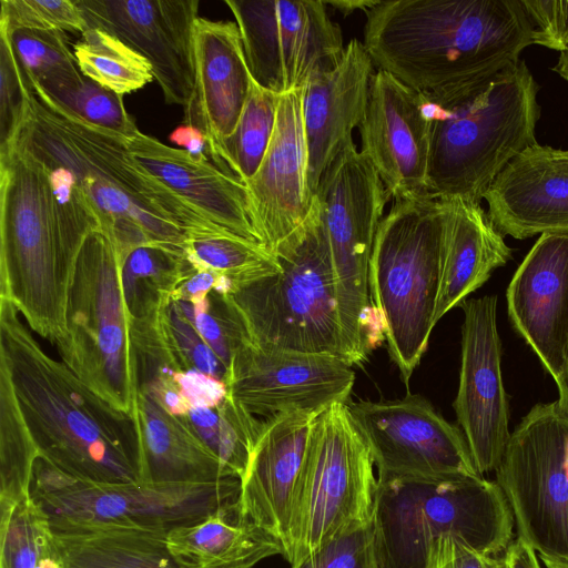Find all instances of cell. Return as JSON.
<instances>
[{
  "label": "cell",
  "instance_id": "obj_1",
  "mask_svg": "<svg viewBox=\"0 0 568 568\" xmlns=\"http://www.w3.org/2000/svg\"><path fill=\"white\" fill-rule=\"evenodd\" d=\"M366 17L374 65L426 95L478 87L532 44L521 0H379Z\"/></svg>",
  "mask_w": 568,
  "mask_h": 568
},
{
  "label": "cell",
  "instance_id": "obj_25",
  "mask_svg": "<svg viewBox=\"0 0 568 568\" xmlns=\"http://www.w3.org/2000/svg\"><path fill=\"white\" fill-rule=\"evenodd\" d=\"M374 67L363 42L353 39L337 65L312 77L303 87L308 184L313 194L327 166L353 140V131L364 119Z\"/></svg>",
  "mask_w": 568,
  "mask_h": 568
},
{
  "label": "cell",
  "instance_id": "obj_5",
  "mask_svg": "<svg viewBox=\"0 0 568 568\" xmlns=\"http://www.w3.org/2000/svg\"><path fill=\"white\" fill-rule=\"evenodd\" d=\"M81 248L61 230L47 169L17 139L0 154V298L55 348Z\"/></svg>",
  "mask_w": 568,
  "mask_h": 568
},
{
  "label": "cell",
  "instance_id": "obj_35",
  "mask_svg": "<svg viewBox=\"0 0 568 568\" xmlns=\"http://www.w3.org/2000/svg\"><path fill=\"white\" fill-rule=\"evenodd\" d=\"M0 568H63L49 517L32 496L0 514Z\"/></svg>",
  "mask_w": 568,
  "mask_h": 568
},
{
  "label": "cell",
  "instance_id": "obj_27",
  "mask_svg": "<svg viewBox=\"0 0 568 568\" xmlns=\"http://www.w3.org/2000/svg\"><path fill=\"white\" fill-rule=\"evenodd\" d=\"M444 209L442 274L435 323L507 264L513 251L480 203L439 199Z\"/></svg>",
  "mask_w": 568,
  "mask_h": 568
},
{
  "label": "cell",
  "instance_id": "obj_51",
  "mask_svg": "<svg viewBox=\"0 0 568 568\" xmlns=\"http://www.w3.org/2000/svg\"><path fill=\"white\" fill-rule=\"evenodd\" d=\"M552 70L568 82V43L564 51L560 52L557 63Z\"/></svg>",
  "mask_w": 568,
  "mask_h": 568
},
{
  "label": "cell",
  "instance_id": "obj_6",
  "mask_svg": "<svg viewBox=\"0 0 568 568\" xmlns=\"http://www.w3.org/2000/svg\"><path fill=\"white\" fill-rule=\"evenodd\" d=\"M372 524L378 568H425L443 536L496 557L515 526L501 488L483 476H377Z\"/></svg>",
  "mask_w": 568,
  "mask_h": 568
},
{
  "label": "cell",
  "instance_id": "obj_40",
  "mask_svg": "<svg viewBox=\"0 0 568 568\" xmlns=\"http://www.w3.org/2000/svg\"><path fill=\"white\" fill-rule=\"evenodd\" d=\"M0 26L7 30H88L75 0H1Z\"/></svg>",
  "mask_w": 568,
  "mask_h": 568
},
{
  "label": "cell",
  "instance_id": "obj_33",
  "mask_svg": "<svg viewBox=\"0 0 568 568\" xmlns=\"http://www.w3.org/2000/svg\"><path fill=\"white\" fill-rule=\"evenodd\" d=\"M16 57L31 88L47 95L78 88L84 77L79 70L65 32L55 30H7Z\"/></svg>",
  "mask_w": 568,
  "mask_h": 568
},
{
  "label": "cell",
  "instance_id": "obj_17",
  "mask_svg": "<svg viewBox=\"0 0 568 568\" xmlns=\"http://www.w3.org/2000/svg\"><path fill=\"white\" fill-rule=\"evenodd\" d=\"M497 303V296L485 295L460 304L462 363L453 406L481 476L498 468L511 434L501 374Z\"/></svg>",
  "mask_w": 568,
  "mask_h": 568
},
{
  "label": "cell",
  "instance_id": "obj_28",
  "mask_svg": "<svg viewBox=\"0 0 568 568\" xmlns=\"http://www.w3.org/2000/svg\"><path fill=\"white\" fill-rule=\"evenodd\" d=\"M138 424L140 481L193 484L235 478L201 440L185 416L170 414L143 389L138 397Z\"/></svg>",
  "mask_w": 568,
  "mask_h": 568
},
{
  "label": "cell",
  "instance_id": "obj_23",
  "mask_svg": "<svg viewBox=\"0 0 568 568\" xmlns=\"http://www.w3.org/2000/svg\"><path fill=\"white\" fill-rule=\"evenodd\" d=\"M484 200L504 236L568 235V150L530 145L504 168Z\"/></svg>",
  "mask_w": 568,
  "mask_h": 568
},
{
  "label": "cell",
  "instance_id": "obj_8",
  "mask_svg": "<svg viewBox=\"0 0 568 568\" xmlns=\"http://www.w3.org/2000/svg\"><path fill=\"white\" fill-rule=\"evenodd\" d=\"M444 209L428 192L396 199L377 230L369 260L372 304L387 326L388 353L407 384L436 325Z\"/></svg>",
  "mask_w": 568,
  "mask_h": 568
},
{
  "label": "cell",
  "instance_id": "obj_46",
  "mask_svg": "<svg viewBox=\"0 0 568 568\" xmlns=\"http://www.w3.org/2000/svg\"><path fill=\"white\" fill-rule=\"evenodd\" d=\"M221 274L209 270H195L172 294L174 300L199 302L214 291Z\"/></svg>",
  "mask_w": 568,
  "mask_h": 568
},
{
  "label": "cell",
  "instance_id": "obj_26",
  "mask_svg": "<svg viewBox=\"0 0 568 568\" xmlns=\"http://www.w3.org/2000/svg\"><path fill=\"white\" fill-rule=\"evenodd\" d=\"M126 146L140 169L209 223L261 243L252 222L247 190L237 178L211 160L193 158L144 133L126 141Z\"/></svg>",
  "mask_w": 568,
  "mask_h": 568
},
{
  "label": "cell",
  "instance_id": "obj_20",
  "mask_svg": "<svg viewBox=\"0 0 568 568\" xmlns=\"http://www.w3.org/2000/svg\"><path fill=\"white\" fill-rule=\"evenodd\" d=\"M244 185L255 231L272 254L304 223L314 200L308 184L303 89L281 94L268 149Z\"/></svg>",
  "mask_w": 568,
  "mask_h": 568
},
{
  "label": "cell",
  "instance_id": "obj_38",
  "mask_svg": "<svg viewBox=\"0 0 568 568\" xmlns=\"http://www.w3.org/2000/svg\"><path fill=\"white\" fill-rule=\"evenodd\" d=\"M31 90L42 94L84 123L125 141L133 140L141 133L124 106L123 95L105 89L85 77L78 88L52 97L34 88Z\"/></svg>",
  "mask_w": 568,
  "mask_h": 568
},
{
  "label": "cell",
  "instance_id": "obj_2",
  "mask_svg": "<svg viewBox=\"0 0 568 568\" xmlns=\"http://www.w3.org/2000/svg\"><path fill=\"white\" fill-rule=\"evenodd\" d=\"M32 333L16 306L0 298V364L39 458L87 484L140 481L138 420L90 390Z\"/></svg>",
  "mask_w": 568,
  "mask_h": 568
},
{
  "label": "cell",
  "instance_id": "obj_19",
  "mask_svg": "<svg viewBox=\"0 0 568 568\" xmlns=\"http://www.w3.org/2000/svg\"><path fill=\"white\" fill-rule=\"evenodd\" d=\"M358 130L361 152L375 166L390 197L427 192L430 133L420 93L377 70Z\"/></svg>",
  "mask_w": 568,
  "mask_h": 568
},
{
  "label": "cell",
  "instance_id": "obj_49",
  "mask_svg": "<svg viewBox=\"0 0 568 568\" xmlns=\"http://www.w3.org/2000/svg\"><path fill=\"white\" fill-rule=\"evenodd\" d=\"M324 2L326 6L334 8V10L346 17L355 11H364L367 13L379 0H329Z\"/></svg>",
  "mask_w": 568,
  "mask_h": 568
},
{
  "label": "cell",
  "instance_id": "obj_15",
  "mask_svg": "<svg viewBox=\"0 0 568 568\" xmlns=\"http://www.w3.org/2000/svg\"><path fill=\"white\" fill-rule=\"evenodd\" d=\"M364 435L377 476H481L463 432L423 396L347 404Z\"/></svg>",
  "mask_w": 568,
  "mask_h": 568
},
{
  "label": "cell",
  "instance_id": "obj_13",
  "mask_svg": "<svg viewBox=\"0 0 568 568\" xmlns=\"http://www.w3.org/2000/svg\"><path fill=\"white\" fill-rule=\"evenodd\" d=\"M241 481L119 483L73 486L34 499L52 529L126 528L168 532L239 500Z\"/></svg>",
  "mask_w": 568,
  "mask_h": 568
},
{
  "label": "cell",
  "instance_id": "obj_12",
  "mask_svg": "<svg viewBox=\"0 0 568 568\" xmlns=\"http://www.w3.org/2000/svg\"><path fill=\"white\" fill-rule=\"evenodd\" d=\"M495 471L517 537L539 555L568 560V415L556 400L527 413Z\"/></svg>",
  "mask_w": 568,
  "mask_h": 568
},
{
  "label": "cell",
  "instance_id": "obj_10",
  "mask_svg": "<svg viewBox=\"0 0 568 568\" xmlns=\"http://www.w3.org/2000/svg\"><path fill=\"white\" fill-rule=\"evenodd\" d=\"M347 403L316 418L293 501L284 558L292 565L372 520L377 477Z\"/></svg>",
  "mask_w": 568,
  "mask_h": 568
},
{
  "label": "cell",
  "instance_id": "obj_37",
  "mask_svg": "<svg viewBox=\"0 0 568 568\" xmlns=\"http://www.w3.org/2000/svg\"><path fill=\"white\" fill-rule=\"evenodd\" d=\"M183 253L195 270L225 275L233 286L280 271L276 258L263 244L224 232L189 234Z\"/></svg>",
  "mask_w": 568,
  "mask_h": 568
},
{
  "label": "cell",
  "instance_id": "obj_30",
  "mask_svg": "<svg viewBox=\"0 0 568 568\" xmlns=\"http://www.w3.org/2000/svg\"><path fill=\"white\" fill-rule=\"evenodd\" d=\"M53 532L63 568H178L165 532L126 528Z\"/></svg>",
  "mask_w": 568,
  "mask_h": 568
},
{
  "label": "cell",
  "instance_id": "obj_45",
  "mask_svg": "<svg viewBox=\"0 0 568 568\" xmlns=\"http://www.w3.org/2000/svg\"><path fill=\"white\" fill-rule=\"evenodd\" d=\"M175 386L189 408L220 406L227 397L225 383L196 368L176 372Z\"/></svg>",
  "mask_w": 568,
  "mask_h": 568
},
{
  "label": "cell",
  "instance_id": "obj_31",
  "mask_svg": "<svg viewBox=\"0 0 568 568\" xmlns=\"http://www.w3.org/2000/svg\"><path fill=\"white\" fill-rule=\"evenodd\" d=\"M195 268L182 251L155 243L140 245L121 258V282L132 318L156 307Z\"/></svg>",
  "mask_w": 568,
  "mask_h": 568
},
{
  "label": "cell",
  "instance_id": "obj_22",
  "mask_svg": "<svg viewBox=\"0 0 568 568\" xmlns=\"http://www.w3.org/2000/svg\"><path fill=\"white\" fill-rule=\"evenodd\" d=\"M321 413L295 410L268 417L240 480L241 516L274 536L283 557L310 436Z\"/></svg>",
  "mask_w": 568,
  "mask_h": 568
},
{
  "label": "cell",
  "instance_id": "obj_32",
  "mask_svg": "<svg viewBox=\"0 0 568 568\" xmlns=\"http://www.w3.org/2000/svg\"><path fill=\"white\" fill-rule=\"evenodd\" d=\"M38 458L9 372L0 364V514L31 496Z\"/></svg>",
  "mask_w": 568,
  "mask_h": 568
},
{
  "label": "cell",
  "instance_id": "obj_29",
  "mask_svg": "<svg viewBox=\"0 0 568 568\" xmlns=\"http://www.w3.org/2000/svg\"><path fill=\"white\" fill-rule=\"evenodd\" d=\"M165 542L178 568H254L267 557L283 556L281 542L244 519L237 501L173 528Z\"/></svg>",
  "mask_w": 568,
  "mask_h": 568
},
{
  "label": "cell",
  "instance_id": "obj_7",
  "mask_svg": "<svg viewBox=\"0 0 568 568\" xmlns=\"http://www.w3.org/2000/svg\"><path fill=\"white\" fill-rule=\"evenodd\" d=\"M272 254L280 265L277 273L234 285L223 294L248 341L267 349L344 361L335 274L315 196L304 223Z\"/></svg>",
  "mask_w": 568,
  "mask_h": 568
},
{
  "label": "cell",
  "instance_id": "obj_41",
  "mask_svg": "<svg viewBox=\"0 0 568 568\" xmlns=\"http://www.w3.org/2000/svg\"><path fill=\"white\" fill-rule=\"evenodd\" d=\"M292 568H378L372 520L332 539Z\"/></svg>",
  "mask_w": 568,
  "mask_h": 568
},
{
  "label": "cell",
  "instance_id": "obj_43",
  "mask_svg": "<svg viewBox=\"0 0 568 568\" xmlns=\"http://www.w3.org/2000/svg\"><path fill=\"white\" fill-rule=\"evenodd\" d=\"M534 28L532 44L559 53L568 43V0H521Z\"/></svg>",
  "mask_w": 568,
  "mask_h": 568
},
{
  "label": "cell",
  "instance_id": "obj_50",
  "mask_svg": "<svg viewBox=\"0 0 568 568\" xmlns=\"http://www.w3.org/2000/svg\"><path fill=\"white\" fill-rule=\"evenodd\" d=\"M558 388V399L556 400L560 408L568 415V352L562 371L556 381Z\"/></svg>",
  "mask_w": 568,
  "mask_h": 568
},
{
  "label": "cell",
  "instance_id": "obj_44",
  "mask_svg": "<svg viewBox=\"0 0 568 568\" xmlns=\"http://www.w3.org/2000/svg\"><path fill=\"white\" fill-rule=\"evenodd\" d=\"M425 568H504L501 558L477 551L453 536L437 539Z\"/></svg>",
  "mask_w": 568,
  "mask_h": 568
},
{
  "label": "cell",
  "instance_id": "obj_4",
  "mask_svg": "<svg viewBox=\"0 0 568 568\" xmlns=\"http://www.w3.org/2000/svg\"><path fill=\"white\" fill-rule=\"evenodd\" d=\"M538 91L521 59L473 89L422 94L430 133L427 192L480 203L504 168L537 143Z\"/></svg>",
  "mask_w": 568,
  "mask_h": 568
},
{
  "label": "cell",
  "instance_id": "obj_36",
  "mask_svg": "<svg viewBox=\"0 0 568 568\" xmlns=\"http://www.w3.org/2000/svg\"><path fill=\"white\" fill-rule=\"evenodd\" d=\"M73 53L83 77L120 95L134 92L154 79L146 59L100 29L84 31L73 45Z\"/></svg>",
  "mask_w": 568,
  "mask_h": 568
},
{
  "label": "cell",
  "instance_id": "obj_42",
  "mask_svg": "<svg viewBox=\"0 0 568 568\" xmlns=\"http://www.w3.org/2000/svg\"><path fill=\"white\" fill-rule=\"evenodd\" d=\"M166 334L185 369L196 368L224 382L226 368L170 296L163 304Z\"/></svg>",
  "mask_w": 568,
  "mask_h": 568
},
{
  "label": "cell",
  "instance_id": "obj_39",
  "mask_svg": "<svg viewBox=\"0 0 568 568\" xmlns=\"http://www.w3.org/2000/svg\"><path fill=\"white\" fill-rule=\"evenodd\" d=\"M31 89L8 34L0 30V154L16 143L27 119Z\"/></svg>",
  "mask_w": 568,
  "mask_h": 568
},
{
  "label": "cell",
  "instance_id": "obj_21",
  "mask_svg": "<svg viewBox=\"0 0 568 568\" xmlns=\"http://www.w3.org/2000/svg\"><path fill=\"white\" fill-rule=\"evenodd\" d=\"M509 318L556 382L568 352V235H539L506 292Z\"/></svg>",
  "mask_w": 568,
  "mask_h": 568
},
{
  "label": "cell",
  "instance_id": "obj_48",
  "mask_svg": "<svg viewBox=\"0 0 568 568\" xmlns=\"http://www.w3.org/2000/svg\"><path fill=\"white\" fill-rule=\"evenodd\" d=\"M504 568H541L536 550L520 538H516L501 558Z\"/></svg>",
  "mask_w": 568,
  "mask_h": 568
},
{
  "label": "cell",
  "instance_id": "obj_24",
  "mask_svg": "<svg viewBox=\"0 0 568 568\" xmlns=\"http://www.w3.org/2000/svg\"><path fill=\"white\" fill-rule=\"evenodd\" d=\"M194 94L184 123L205 134L216 164L222 142L234 131L247 100L252 75L236 22L199 17L193 31Z\"/></svg>",
  "mask_w": 568,
  "mask_h": 568
},
{
  "label": "cell",
  "instance_id": "obj_14",
  "mask_svg": "<svg viewBox=\"0 0 568 568\" xmlns=\"http://www.w3.org/2000/svg\"><path fill=\"white\" fill-rule=\"evenodd\" d=\"M239 27L252 78L277 94L303 87L341 61L339 26L318 0H225Z\"/></svg>",
  "mask_w": 568,
  "mask_h": 568
},
{
  "label": "cell",
  "instance_id": "obj_18",
  "mask_svg": "<svg viewBox=\"0 0 568 568\" xmlns=\"http://www.w3.org/2000/svg\"><path fill=\"white\" fill-rule=\"evenodd\" d=\"M88 29L103 30L148 60L164 100L194 94L193 31L199 0H75Z\"/></svg>",
  "mask_w": 568,
  "mask_h": 568
},
{
  "label": "cell",
  "instance_id": "obj_16",
  "mask_svg": "<svg viewBox=\"0 0 568 568\" xmlns=\"http://www.w3.org/2000/svg\"><path fill=\"white\" fill-rule=\"evenodd\" d=\"M355 381L338 357L267 349L246 339L234 353L224 383L227 396L252 415L323 412L347 403Z\"/></svg>",
  "mask_w": 568,
  "mask_h": 568
},
{
  "label": "cell",
  "instance_id": "obj_52",
  "mask_svg": "<svg viewBox=\"0 0 568 568\" xmlns=\"http://www.w3.org/2000/svg\"><path fill=\"white\" fill-rule=\"evenodd\" d=\"M545 568H568V560L539 555Z\"/></svg>",
  "mask_w": 568,
  "mask_h": 568
},
{
  "label": "cell",
  "instance_id": "obj_34",
  "mask_svg": "<svg viewBox=\"0 0 568 568\" xmlns=\"http://www.w3.org/2000/svg\"><path fill=\"white\" fill-rule=\"evenodd\" d=\"M280 97L252 78L239 122L232 134L221 144L216 165L244 184L255 175L268 149Z\"/></svg>",
  "mask_w": 568,
  "mask_h": 568
},
{
  "label": "cell",
  "instance_id": "obj_11",
  "mask_svg": "<svg viewBox=\"0 0 568 568\" xmlns=\"http://www.w3.org/2000/svg\"><path fill=\"white\" fill-rule=\"evenodd\" d=\"M335 274L344 361H366L363 316L371 305L369 260L390 197L368 158L349 141L327 166L314 194Z\"/></svg>",
  "mask_w": 568,
  "mask_h": 568
},
{
  "label": "cell",
  "instance_id": "obj_9",
  "mask_svg": "<svg viewBox=\"0 0 568 568\" xmlns=\"http://www.w3.org/2000/svg\"><path fill=\"white\" fill-rule=\"evenodd\" d=\"M62 362L95 395L138 420L140 392L131 315L121 282V260L102 230L85 240L67 308Z\"/></svg>",
  "mask_w": 568,
  "mask_h": 568
},
{
  "label": "cell",
  "instance_id": "obj_47",
  "mask_svg": "<svg viewBox=\"0 0 568 568\" xmlns=\"http://www.w3.org/2000/svg\"><path fill=\"white\" fill-rule=\"evenodd\" d=\"M169 140L193 158L212 161L207 139L203 131L195 125L178 126L171 132Z\"/></svg>",
  "mask_w": 568,
  "mask_h": 568
},
{
  "label": "cell",
  "instance_id": "obj_3",
  "mask_svg": "<svg viewBox=\"0 0 568 568\" xmlns=\"http://www.w3.org/2000/svg\"><path fill=\"white\" fill-rule=\"evenodd\" d=\"M19 141L68 170L89 197L120 260L149 243L183 252L186 235L223 232L140 169L126 141L97 129L31 91Z\"/></svg>",
  "mask_w": 568,
  "mask_h": 568
}]
</instances>
